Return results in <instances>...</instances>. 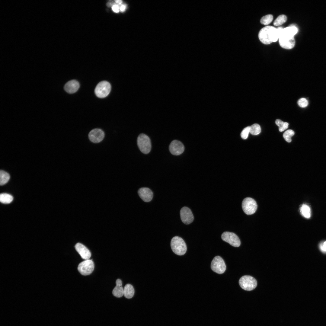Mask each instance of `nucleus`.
Wrapping results in <instances>:
<instances>
[{"label": "nucleus", "instance_id": "nucleus-21", "mask_svg": "<svg viewBox=\"0 0 326 326\" xmlns=\"http://www.w3.org/2000/svg\"><path fill=\"white\" fill-rule=\"evenodd\" d=\"M10 178V176L9 174L3 171H0V184L3 185L7 183Z\"/></svg>", "mask_w": 326, "mask_h": 326}, {"label": "nucleus", "instance_id": "nucleus-23", "mask_svg": "<svg viewBox=\"0 0 326 326\" xmlns=\"http://www.w3.org/2000/svg\"><path fill=\"white\" fill-rule=\"evenodd\" d=\"M261 131L260 126L258 124H254L250 126V133L253 135H258Z\"/></svg>", "mask_w": 326, "mask_h": 326}, {"label": "nucleus", "instance_id": "nucleus-17", "mask_svg": "<svg viewBox=\"0 0 326 326\" xmlns=\"http://www.w3.org/2000/svg\"><path fill=\"white\" fill-rule=\"evenodd\" d=\"M116 286L113 290L112 294L114 296L120 298L124 294V288L122 286V281L120 279H117L116 281Z\"/></svg>", "mask_w": 326, "mask_h": 326}, {"label": "nucleus", "instance_id": "nucleus-16", "mask_svg": "<svg viewBox=\"0 0 326 326\" xmlns=\"http://www.w3.org/2000/svg\"><path fill=\"white\" fill-rule=\"evenodd\" d=\"M79 86V84L77 81L72 80L67 82L64 86V88L66 92L72 94L77 91Z\"/></svg>", "mask_w": 326, "mask_h": 326}, {"label": "nucleus", "instance_id": "nucleus-19", "mask_svg": "<svg viewBox=\"0 0 326 326\" xmlns=\"http://www.w3.org/2000/svg\"><path fill=\"white\" fill-rule=\"evenodd\" d=\"M300 212L304 217L309 218L311 216V210L310 207L305 204H303L300 208Z\"/></svg>", "mask_w": 326, "mask_h": 326}, {"label": "nucleus", "instance_id": "nucleus-11", "mask_svg": "<svg viewBox=\"0 0 326 326\" xmlns=\"http://www.w3.org/2000/svg\"><path fill=\"white\" fill-rule=\"evenodd\" d=\"M180 215L182 221L185 224H189L193 220L194 217L191 210L187 207H184L181 209Z\"/></svg>", "mask_w": 326, "mask_h": 326}, {"label": "nucleus", "instance_id": "nucleus-10", "mask_svg": "<svg viewBox=\"0 0 326 326\" xmlns=\"http://www.w3.org/2000/svg\"><path fill=\"white\" fill-rule=\"evenodd\" d=\"M222 239L232 246L238 247L241 244V241L238 237L233 232H225L221 235Z\"/></svg>", "mask_w": 326, "mask_h": 326}, {"label": "nucleus", "instance_id": "nucleus-5", "mask_svg": "<svg viewBox=\"0 0 326 326\" xmlns=\"http://www.w3.org/2000/svg\"><path fill=\"white\" fill-rule=\"evenodd\" d=\"M239 284L243 289L250 291L254 289L256 287L257 282L256 279L252 276L245 275L240 279Z\"/></svg>", "mask_w": 326, "mask_h": 326}, {"label": "nucleus", "instance_id": "nucleus-7", "mask_svg": "<svg viewBox=\"0 0 326 326\" xmlns=\"http://www.w3.org/2000/svg\"><path fill=\"white\" fill-rule=\"evenodd\" d=\"M242 207L244 213L247 215H251L256 211L257 205L255 200L251 197H246L243 200Z\"/></svg>", "mask_w": 326, "mask_h": 326}, {"label": "nucleus", "instance_id": "nucleus-9", "mask_svg": "<svg viewBox=\"0 0 326 326\" xmlns=\"http://www.w3.org/2000/svg\"><path fill=\"white\" fill-rule=\"evenodd\" d=\"M94 264L92 260H87L80 263L78 267V270L83 275L91 274L94 270Z\"/></svg>", "mask_w": 326, "mask_h": 326}, {"label": "nucleus", "instance_id": "nucleus-2", "mask_svg": "<svg viewBox=\"0 0 326 326\" xmlns=\"http://www.w3.org/2000/svg\"><path fill=\"white\" fill-rule=\"evenodd\" d=\"M294 35L283 28L279 37V43L280 46L283 48L290 49L295 45Z\"/></svg>", "mask_w": 326, "mask_h": 326}, {"label": "nucleus", "instance_id": "nucleus-28", "mask_svg": "<svg viewBox=\"0 0 326 326\" xmlns=\"http://www.w3.org/2000/svg\"><path fill=\"white\" fill-rule=\"evenodd\" d=\"M298 105L301 107H305L307 106L308 102L307 100L305 98H302L300 99L298 101Z\"/></svg>", "mask_w": 326, "mask_h": 326}, {"label": "nucleus", "instance_id": "nucleus-3", "mask_svg": "<svg viewBox=\"0 0 326 326\" xmlns=\"http://www.w3.org/2000/svg\"><path fill=\"white\" fill-rule=\"evenodd\" d=\"M171 246L173 251L177 255H183L186 252V244L183 239L179 237L176 236L172 238Z\"/></svg>", "mask_w": 326, "mask_h": 326}, {"label": "nucleus", "instance_id": "nucleus-15", "mask_svg": "<svg viewBox=\"0 0 326 326\" xmlns=\"http://www.w3.org/2000/svg\"><path fill=\"white\" fill-rule=\"evenodd\" d=\"M138 193L141 199L145 202H149L152 200L153 193L152 191L147 187H142L138 191Z\"/></svg>", "mask_w": 326, "mask_h": 326}, {"label": "nucleus", "instance_id": "nucleus-4", "mask_svg": "<svg viewBox=\"0 0 326 326\" xmlns=\"http://www.w3.org/2000/svg\"><path fill=\"white\" fill-rule=\"evenodd\" d=\"M137 144L140 151L144 154H147L150 151L151 143L149 137L146 135L141 133L139 135L137 139Z\"/></svg>", "mask_w": 326, "mask_h": 326}, {"label": "nucleus", "instance_id": "nucleus-31", "mask_svg": "<svg viewBox=\"0 0 326 326\" xmlns=\"http://www.w3.org/2000/svg\"><path fill=\"white\" fill-rule=\"evenodd\" d=\"M126 8V5H121L120 7V10L121 12L124 11Z\"/></svg>", "mask_w": 326, "mask_h": 326}, {"label": "nucleus", "instance_id": "nucleus-25", "mask_svg": "<svg viewBox=\"0 0 326 326\" xmlns=\"http://www.w3.org/2000/svg\"><path fill=\"white\" fill-rule=\"evenodd\" d=\"M273 16L271 14H267L263 17L260 20V23L264 25L270 24L273 21Z\"/></svg>", "mask_w": 326, "mask_h": 326}, {"label": "nucleus", "instance_id": "nucleus-24", "mask_svg": "<svg viewBox=\"0 0 326 326\" xmlns=\"http://www.w3.org/2000/svg\"><path fill=\"white\" fill-rule=\"evenodd\" d=\"M287 20L286 16L284 14L278 16L274 21L273 25L275 26H279L285 23Z\"/></svg>", "mask_w": 326, "mask_h": 326}, {"label": "nucleus", "instance_id": "nucleus-22", "mask_svg": "<svg viewBox=\"0 0 326 326\" xmlns=\"http://www.w3.org/2000/svg\"><path fill=\"white\" fill-rule=\"evenodd\" d=\"M275 123L279 127V130L280 132H283L288 128V123L284 122L280 119H276Z\"/></svg>", "mask_w": 326, "mask_h": 326}, {"label": "nucleus", "instance_id": "nucleus-29", "mask_svg": "<svg viewBox=\"0 0 326 326\" xmlns=\"http://www.w3.org/2000/svg\"><path fill=\"white\" fill-rule=\"evenodd\" d=\"M112 9L115 12H118L120 10V7L118 5L114 4L112 6Z\"/></svg>", "mask_w": 326, "mask_h": 326}, {"label": "nucleus", "instance_id": "nucleus-32", "mask_svg": "<svg viewBox=\"0 0 326 326\" xmlns=\"http://www.w3.org/2000/svg\"><path fill=\"white\" fill-rule=\"evenodd\" d=\"M115 2L117 5H121L122 2V1L120 0H117L115 1Z\"/></svg>", "mask_w": 326, "mask_h": 326}, {"label": "nucleus", "instance_id": "nucleus-1", "mask_svg": "<svg viewBox=\"0 0 326 326\" xmlns=\"http://www.w3.org/2000/svg\"><path fill=\"white\" fill-rule=\"evenodd\" d=\"M258 37L260 42L265 44H269L276 42L279 34L277 28L272 26H266L259 31Z\"/></svg>", "mask_w": 326, "mask_h": 326}, {"label": "nucleus", "instance_id": "nucleus-8", "mask_svg": "<svg viewBox=\"0 0 326 326\" xmlns=\"http://www.w3.org/2000/svg\"><path fill=\"white\" fill-rule=\"evenodd\" d=\"M211 267L213 271L220 274L224 273L226 269L224 260L219 256L214 258L211 263Z\"/></svg>", "mask_w": 326, "mask_h": 326}, {"label": "nucleus", "instance_id": "nucleus-12", "mask_svg": "<svg viewBox=\"0 0 326 326\" xmlns=\"http://www.w3.org/2000/svg\"><path fill=\"white\" fill-rule=\"evenodd\" d=\"M184 149L183 143L177 140L172 141L169 146V150L171 153L173 155H178L181 154Z\"/></svg>", "mask_w": 326, "mask_h": 326}, {"label": "nucleus", "instance_id": "nucleus-30", "mask_svg": "<svg viewBox=\"0 0 326 326\" xmlns=\"http://www.w3.org/2000/svg\"><path fill=\"white\" fill-rule=\"evenodd\" d=\"M320 247L321 251L326 252V241L321 244Z\"/></svg>", "mask_w": 326, "mask_h": 326}, {"label": "nucleus", "instance_id": "nucleus-13", "mask_svg": "<svg viewBox=\"0 0 326 326\" xmlns=\"http://www.w3.org/2000/svg\"><path fill=\"white\" fill-rule=\"evenodd\" d=\"M104 136V131L101 129L96 128L91 130L88 134L90 140L92 142L97 143L101 141Z\"/></svg>", "mask_w": 326, "mask_h": 326}, {"label": "nucleus", "instance_id": "nucleus-14", "mask_svg": "<svg viewBox=\"0 0 326 326\" xmlns=\"http://www.w3.org/2000/svg\"><path fill=\"white\" fill-rule=\"evenodd\" d=\"M75 247L82 259L85 260L89 259L91 254L89 250L85 246L81 243H78L75 245Z\"/></svg>", "mask_w": 326, "mask_h": 326}, {"label": "nucleus", "instance_id": "nucleus-6", "mask_svg": "<svg viewBox=\"0 0 326 326\" xmlns=\"http://www.w3.org/2000/svg\"><path fill=\"white\" fill-rule=\"evenodd\" d=\"M111 90L110 83L106 81H103L99 83L94 90L95 93L98 97L103 98L107 97Z\"/></svg>", "mask_w": 326, "mask_h": 326}, {"label": "nucleus", "instance_id": "nucleus-20", "mask_svg": "<svg viewBox=\"0 0 326 326\" xmlns=\"http://www.w3.org/2000/svg\"><path fill=\"white\" fill-rule=\"evenodd\" d=\"M13 197L10 194L6 193H2L0 195V201L4 204H9L13 200Z\"/></svg>", "mask_w": 326, "mask_h": 326}, {"label": "nucleus", "instance_id": "nucleus-18", "mask_svg": "<svg viewBox=\"0 0 326 326\" xmlns=\"http://www.w3.org/2000/svg\"><path fill=\"white\" fill-rule=\"evenodd\" d=\"M135 291L133 286L129 284H126L124 288L123 295L127 299H130L133 297Z\"/></svg>", "mask_w": 326, "mask_h": 326}, {"label": "nucleus", "instance_id": "nucleus-27", "mask_svg": "<svg viewBox=\"0 0 326 326\" xmlns=\"http://www.w3.org/2000/svg\"><path fill=\"white\" fill-rule=\"evenodd\" d=\"M250 126H248L244 128L241 132V136L242 139H246L248 137L250 133Z\"/></svg>", "mask_w": 326, "mask_h": 326}, {"label": "nucleus", "instance_id": "nucleus-26", "mask_svg": "<svg viewBox=\"0 0 326 326\" xmlns=\"http://www.w3.org/2000/svg\"><path fill=\"white\" fill-rule=\"evenodd\" d=\"M294 131L291 129H289L286 131L283 134V136L285 140L288 142H291V137L294 134Z\"/></svg>", "mask_w": 326, "mask_h": 326}]
</instances>
